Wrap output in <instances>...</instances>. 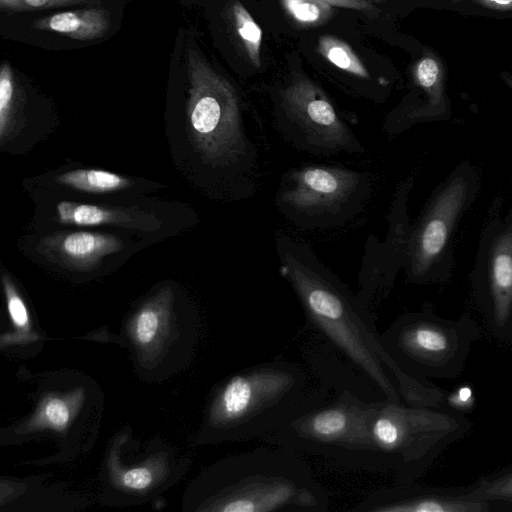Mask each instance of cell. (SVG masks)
Here are the masks:
<instances>
[{
  "instance_id": "1",
  "label": "cell",
  "mask_w": 512,
  "mask_h": 512,
  "mask_svg": "<svg viewBox=\"0 0 512 512\" xmlns=\"http://www.w3.org/2000/svg\"><path fill=\"white\" fill-rule=\"evenodd\" d=\"M275 247L279 273L294 291L307 322L367 378L382 399L447 409L448 392L399 365L377 332L372 314L307 243L278 234Z\"/></svg>"
},
{
  "instance_id": "2",
  "label": "cell",
  "mask_w": 512,
  "mask_h": 512,
  "mask_svg": "<svg viewBox=\"0 0 512 512\" xmlns=\"http://www.w3.org/2000/svg\"><path fill=\"white\" fill-rule=\"evenodd\" d=\"M179 36L172 64L187 85L186 113L196 150L205 165L224 177L231 198H250L262 181L260 133L252 134L235 87L214 69L191 32Z\"/></svg>"
},
{
  "instance_id": "3",
  "label": "cell",
  "mask_w": 512,
  "mask_h": 512,
  "mask_svg": "<svg viewBox=\"0 0 512 512\" xmlns=\"http://www.w3.org/2000/svg\"><path fill=\"white\" fill-rule=\"evenodd\" d=\"M196 510L324 512L328 495L308 464L289 449L258 447L206 468L193 487Z\"/></svg>"
},
{
  "instance_id": "4",
  "label": "cell",
  "mask_w": 512,
  "mask_h": 512,
  "mask_svg": "<svg viewBox=\"0 0 512 512\" xmlns=\"http://www.w3.org/2000/svg\"><path fill=\"white\" fill-rule=\"evenodd\" d=\"M306 375L287 360L262 362L225 378L207 405L206 443L261 439L304 398Z\"/></svg>"
},
{
  "instance_id": "5",
  "label": "cell",
  "mask_w": 512,
  "mask_h": 512,
  "mask_svg": "<svg viewBox=\"0 0 512 512\" xmlns=\"http://www.w3.org/2000/svg\"><path fill=\"white\" fill-rule=\"evenodd\" d=\"M373 401L343 390L330 401L305 397L260 440L351 470L389 472L369 431Z\"/></svg>"
},
{
  "instance_id": "6",
  "label": "cell",
  "mask_w": 512,
  "mask_h": 512,
  "mask_svg": "<svg viewBox=\"0 0 512 512\" xmlns=\"http://www.w3.org/2000/svg\"><path fill=\"white\" fill-rule=\"evenodd\" d=\"M472 423L463 414L443 408L412 406L385 399L373 401L369 431L385 456L395 483H413Z\"/></svg>"
},
{
  "instance_id": "7",
  "label": "cell",
  "mask_w": 512,
  "mask_h": 512,
  "mask_svg": "<svg viewBox=\"0 0 512 512\" xmlns=\"http://www.w3.org/2000/svg\"><path fill=\"white\" fill-rule=\"evenodd\" d=\"M372 188L373 178L367 171L307 164L283 173L274 203L280 214L299 229H332L364 210Z\"/></svg>"
},
{
  "instance_id": "8",
  "label": "cell",
  "mask_w": 512,
  "mask_h": 512,
  "mask_svg": "<svg viewBox=\"0 0 512 512\" xmlns=\"http://www.w3.org/2000/svg\"><path fill=\"white\" fill-rule=\"evenodd\" d=\"M479 188V173L467 161L459 163L435 188L410 227L404 266L409 283H440L451 276L454 236Z\"/></svg>"
},
{
  "instance_id": "9",
  "label": "cell",
  "mask_w": 512,
  "mask_h": 512,
  "mask_svg": "<svg viewBox=\"0 0 512 512\" xmlns=\"http://www.w3.org/2000/svg\"><path fill=\"white\" fill-rule=\"evenodd\" d=\"M399 365L424 379H451L460 375L481 328L468 312L446 319L431 309L407 312L381 334Z\"/></svg>"
},
{
  "instance_id": "10",
  "label": "cell",
  "mask_w": 512,
  "mask_h": 512,
  "mask_svg": "<svg viewBox=\"0 0 512 512\" xmlns=\"http://www.w3.org/2000/svg\"><path fill=\"white\" fill-rule=\"evenodd\" d=\"M275 108L277 131L300 151L319 157L366 152L329 97L304 76L279 89Z\"/></svg>"
},
{
  "instance_id": "11",
  "label": "cell",
  "mask_w": 512,
  "mask_h": 512,
  "mask_svg": "<svg viewBox=\"0 0 512 512\" xmlns=\"http://www.w3.org/2000/svg\"><path fill=\"white\" fill-rule=\"evenodd\" d=\"M473 298L491 334L512 340V205L483 227L471 274Z\"/></svg>"
},
{
  "instance_id": "12",
  "label": "cell",
  "mask_w": 512,
  "mask_h": 512,
  "mask_svg": "<svg viewBox=\"0 0 512 512\" xmlns=\"http://www.w3.org/2000/svg\"><path fill=\"white\" fill-rule=\"evenodd\" d=\"M414 177L401 181L395 191L389 213L388 232L382 242L370 236L363 256L356 293L361 304L372 314L385 298L401 269H404L410 222L407 203Z\"/></svg>"
},
{
  "instance_id": "13",
  "label": "cell",
  "mask_w": 512,
  "mask_h": 512,
  "mask_svg": "<svg viewBox=\"0 0 512 512\" xmlns=\"http://www.w3.org/2000/svg\"><path fill=\"white\" fill-rule=\"evenodd\" d=\"M353 512H490L489 505L476 498L472 485L437 487L395 483L379 488L356 503Z\"/></svg>"
},
{
  "instance_id": "14",
  "label": "cell",
  "mask_w": 512,
  "mask_h": 512,
  "mask_svg": "<svg viewBox=\"0 0 512 512\" xmlns=\"http://www.w3.org/2000/svg\"><path fill=\"white\" fill-rule=\"evenodd\" d=\"M122 249L123 242L115 235L87 231L50 235L40 243L43 255L77 270L92 269Z\"/></svg>"
},
{
  "instance_id": "15",
  "label": "cell",
  "mask_w": 512,
  "mask_h": 512,
  "mask_svg": "<svg viewBox=\"0 0 512 512\" xmlns=\"http://www.w3.org/2000/svg\"><path fill=\"white\" fill-rule=\"evenodd\" d=\"M31 28L78 42H95L106 37L112 29L109 9L101 4L79 6L36 17Z\"/></svg>"
},
{
  "instance_id": "16",
  "label": "cell",
  "mask_w": 512,
  "mask_h": 512,
  "mask_svg": "<svg viewBox=\"0 0 512 512\" xmlns=\"http://www.w3.org/2000/svg\"><path fill=\"white\" fill-rule=\"evenodd\" d=\"M60 223L77 226L113 225L151 229L156 219L142 211L63 201L57 205Z\"/></svg>"
},
{
  "instance_id": "17",
  "label": "cell",
  "mask_w": 512,
  "mask_h": 512,
  "mask_svg": "<svg viewBox=\"0 0 512 512\" xmlns=\"http://www.w3.org/2000/svg\"><path fill=\"white\" fill-rule=\"evenodd\" d=\"M27 103L24 79L8 60L0 66V142L3 146L15 134Z\"/></svg>"
},
{
  "instance_id": "18",
  "label": "cell",
  "mask_w": 512,
  "mask_h": 512,
  "mask_svg": "<svg viewBox=\"0 0 512 512\" xmlns=\"http://www.w3.org/2000/svg\"><path fill=\"white\" fill-rule=\"evenodd\" d=\"M55 181L61 185L89 193H106L127 189L130 179L97 169H76L60 174Z\"/></svg>"
},
{
  "instance_id": "19",
  "label": "cell",
  "mask_w": 512,
  "mask_h": 512,
  "mask_svg": "<svg viewBox=\"0 0 512 512\" xmlns=\"http://www.w3.org/2000/svg\"><path fill=\"white\" fill-rule=\"evenodd\" d=\"M471 485L474 496L486 502L490 512L512 511V464L480 477Z\"/></svg>"
},
{
  "instance_id": "20",
  "label": "cell",
  "mask_w": 512,
  "mask_h": 512,
  "mask_svg": "<svg viewBox=\"0 0 512 512\" xmlns=\"http://www.w3.org/2000/svg\"><path fill=\"white\" fill-rule=\"evenodd\" d=\"M230 16L236 36L244 48L247 57L253 66L259 68L261 66V28L248 10L238 0L232 3Z\"/></svg>"
},
{
  "instance_id": "21",
  "label": "cell",
  "mask_w": 512,
  "mask_h": 512,
  "mask_svg": "<svg viewBox=\"0 0 512 512\" xmlns=\"http://www.w3.org/2000/svg\"><path fill=\"white\" fill-rule=\"evenodd\" d=\"M317 47L320 54L338 69L359 78L368 79L370 77L362 61L342 40L324 35L319 38Z\"/></svg>"
},
{
  "instance_id": "22",
  "label": "cell",
  "mask_w": 512,
  "mask_h": 512,
  "mask_svg": "<svg viewBox=\"0 0 512 512\" xmlns=\"http://www.w3.org/2000/svg\"><path fill=\"white\" fill-rule=\"evenodd\" d=\"M286 13L298 24L317 26L332 15V6L323 0H281Z\"/></svg>"
},
{
  "instance_id": "23",
  "label": "cell",
  "mask_w": 512,
  "mask_h": 512,
  "mask_svg": "<svg viewBox=\"0 0 512 512\" xmlns=\"http://www.w3.org/2000/svg\"><path fill=\"white\" fill-rule=\"evenodd\" d=\"M101 0H0L2 13L15 14L101 4Z\"/></svg>"
},
{
  "instance_id": "24",
  "label": "cell",
  "mask_w": 512,
  "mask_h": 512,
  "mask_svg": "<svg viewBox=\"0 0 512 512\" xmlns=\"http://www.w3.org/2000/svg\"><path fill=\"white\" fill-rule=\"evenodd\" d=\"M2 283L11 320L18 328H25L29 324V315L22 297L7 275L2 276Z\"/></svg>"
},
{
  "instance_id": "25",
  "label": "cell",
  "mask_w": 512,
  "mask_h": 512,
  "mask_svg": "<svg viewBox=\"0 0 512 512\" xmlns=\"http://www.w3.org/2000/svg\"><path fill=\"white\" fill-rule=\"evenodd\" d=\"M472 402V390L464 386L451 393H448L446 397L447 408L459 413H461L460 411L470 410L472 407Z\"/></svg>"
},
{
  "instance_id": "26",
  "label": "cell",
  "mask_w": 512,
  "mask_h": 512,
  "mask_svg": "<svg viewBox=\"0 0 512 512\" xmlns=\"http://www.w3.org/2000/svg\"><path fill=\"white\" fill-rule=\"evenodd\" d=\"M46 419L49 420L50 424L53 426H63L69 420V411L65 404L59 400H52L47 403L46 409Z\"/></svg>"
},
{
  "instance_id": "27",
  "label": "cell",
  "mask_w": 512,
  "mask_h": 512,
  "mask_svg": "<svg viewBox=\"0 0 512 512\" xmlns=\"http://www.w3.org/2000/svg\"><path fill=\"white\" fill-rule=\"evenodd\" d=\"M334 7L348 8L358 11H372L374 6L367 0H323Z\"/></svg>"
},
{
  "instance_id": "28",
  "label": "cell",
  "mask_w": 512,
  "mask_h": 512,
  "mask_svg": "<svg viewBox=\"0 0 512 512\" xmlns=\"http://www.w3.org/2000/svg\"><path fill=\"white\" fill-rule=\"evenodd\" d=\"M474 2L495 10H512V0H473Z\"/></svg>"
},
{
  "instance_id": "29",
  "label": "cell",
  "mask_w": 512,
  "mask_h": 512,
  "mask_svg": "<svg viewBox=\"0 0 512 512\" xmlns=\"http://www.w3.org/2000/svg\"><path fill=\"white\" fill-rule=\"evenodd\" d=\"M501 76L506 85L512 90V76L509 75L507 72H502Z\"/></svg>"
},
{
  "instance_id": "30",
  "label": "cell",
  "mask_w": 512,
  "mask_h": 512,
  "mask_svg": "<svg viewBox=\"0 0 512 512\" xmlns=\"http://www.w3.org/2000/svg\"><path fill=\"white\" fill-rule=\"evenodd\" d=\"M373 1L380 2V1H382V0H373Z\"/></svg>"
},
{
  "instance_id": "31",
  "label": "cell",
  "mask_w": 512,
  "mask_h": 512,
  "mask_svg": "<svg viewBox=\"0 0 512 512\" xmlns=\"http://www.w3.org/2000/svg\"><path fill=\"white\" fill-rule=\"evenodd\" d=\"M192 1H196V0H192Z\"/></svg>"
}]
</instances>
